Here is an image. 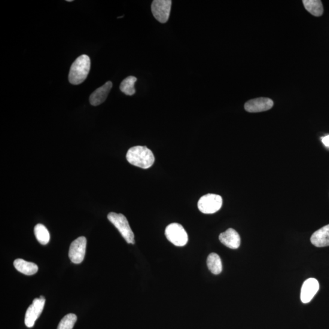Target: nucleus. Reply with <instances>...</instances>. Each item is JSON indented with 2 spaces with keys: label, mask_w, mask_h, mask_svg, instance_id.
Returning a JSON list of instances; mask_svg holds the SVG:
<instances>
[{
  "label": "nucleus",
  "mask_w": 329,
  "mask_h": 329,
  "mask_svg": "<svg viewBox=\"0 0 329 329\" xmlns=\"http://www.w3.org/2000/svg\"><path fill=\"white\" fill-rule=\"evenodd\" d=\"M126 159L133 166L148 169L153 164L155 157L151 149L146 146H137L128 150Z\"/></svg>",
  "instance_id": "f257e3e1"
},
{
  "label": "nucleus",
  "mask_w": 329,
  "mask_h": 329,
  "mask_svg": "<svg viewBox=\"0 0 329 329\" xmlns=\"http://www.w3.org/2000/svg\"><path fill=\"white\" fill-rule=\"evenodd\" d=\"M91 62L87 55L79 56L70 67L69 79L70 83L79 85L86 79L90 70Z\"/></svg>",
  "instance_id": "f03ea898"
},
{
  "label": "nucleus",
  "mask_w": 329,
  "mask_h": 329,
  "mask_svg": "<svg viewBox=\"0 0 329 329\" xmlns=\"http://www.w3.org/2000/svg\"><path fill=\"white\" fill-rule=\"evenodd\" d=\"M108 218L129 244L135 243L134 235L126 217L121 213H109Z\"/></svg>",
  "instance_id": "7ed1b4c3"
},
{
  "label": "nucleus",
  "mask_w": 329,
  "mask_h": 329,
  "mask_svg": "<svg viewBox=\"0 0 329 329\" xmlns=\"http://www.w3.org/2000/svg\"><path fill=\"white\" fill-rule=\"evenodd\" d=\"M222 205L221 196L215 194L204 195L198 203V209L205 214H212L218 212L221 208Z\"/></svg>",
  "instance_id": "20e7f679"
},
{
  "label": "nucleus",
  "mask_w": 329,
  "mask_h": 329,
  "mask_svg": "<svg viewBox=\"0 0 329 329\" xmlns=\"http://www.w3.org/2000/svg\"><path fill=\"white\" fill-rule=\"evenodd\" d=\"M166 236L170 242L176 246H184L188 240L187 232L182 225L178 223H172L166 229Z\"/></svg>",
  "instance_id": "39448f33"
},
{
  "label": "nucleus",
  "mask_w": 329,
  "mask_h": 329,
  "mask_svg": "<svg viewBox=\"0 0 329 329\" xmlns=\"http://www.w3.org/2000/svg\"><path fill=\"white\" fill-rule=\"evenodd\" d=\"M172 2L171 0H155L152 2V15L157 21L166 23L169 19Z\"/></svg>",
  "instance_id": "423d86ee"
},
{
  "label": "nucleus",
  "mask_w": 329,
  "mask_h": 329,
  "mask_svg": "<svg viewBox=\"0 0 329 329\" xmlns=\"http://www.w3.org/2000/svg\"><path fill=\"white\" fill-rule=\"evenodd\" d=\"M45 304V298L41 295L39 298L34 300L32 304L26 310L24 323L27 327H32L36 320L41 315Z\"/></svg>",
  "instance_id": "0eeeda50"
},
{
  "label": "nucleus",
  "mask_w": 329,
  "mask_h": 329,
  "mask_svg": "<svg viewBox=\"0 0 329 329\" xmlns=\"http://www.w3.org/2000/svg\"><path fill=\"white\" fill-rule=\"evenodd\" d=\"M87 240L80 237L73 241L70 246L69 256L73 263L79 264L84 260L86 251Z\"/></svg>",
  "instance_id": "6e6552de"
},
{
  "label": "nucleus",
  "mask_w": 329,
  "mask_h": 329,
  "mask_svg": "<svg viewBox=\"0 0 329 329\" xmlns=\"http://www.w3.org/2000/svg\"><path fill=\"white\" fill-rule=\"evenodd\" d=\"M274 102L272 100L268 97H258L248 101L245 105L247 112L257 113L267 111L273 108Z\"/></svg>",
  "instance_id": "1a4fd4ad"
},
{
  "label": "nucleus",
  "mask_w": 329,
  "mask_h": 329,
  "mask_svg": "<svg viewBox=\"0 0 329 329\" xmlns=\"http://www.w3.org/2000/svg\"><path fill=\"white\" fill-rule=\"evenodd\" d=\"M319 285L318 280L314 278L307 279L303 283L301 292V300L304 304L310 303L318 291Z\"/></svg>",
  "instance_id": "9d476101"
},
{
  "label": "nucleus",
  "mask_w": 329,
  "mask_h": 329,
  "mask_svg": "<svg viewBox=\"0 0 329 329\" xmlns=\"http://www.w3.org/2000/svg\"><path fill=\"white\" fill-rule=\"evenodd\" d=\"M219 239L224 245L231 249H237L240 245V237L236 230L229 228L219 235Z\"/></svg>",
  "instance_id": "9b49d317"
},
{
  "label": "nucleus",
  "mask_w": 329,
  "mask_h": 329,
  "mask_svg": "<svg viewBox=\"0 0 329 329\" xmlns=\"http://www.w3.org/2000/svg\"><path fill=\"white\" fill-rule=\"evenodd\" d=\"M112 87V82L108 81L103 86L97 88L92 93L90 94L89 97L90 103L91 105L96 106L100 105L101 104L105 102L107 97L111 91Z\"/></svg>",
  "instance_id": "f8f14e48"
},
{
  "label": "nucleus",
  "mask_w": 329,
  "mask_h": 329,
  "mask_svg": "<svg viewBox=\"0 0 329 329\" xmlns=\"http://www.w3.org/2000/svg\"><path fill=\"white\" fill-rule=\"evenodd\" d=\"M311 242L314 246L321 248L329 246V224L319 228L311 237Z\"/></svg>",
  "instance_id": "ddd939ff"
},
{
  "label": "nucleus",
  "mask_w": 329,
  "mask_h": 329,
  "mask_svg": "<svg viewBox=\"0 0 329 329\" xmlns=\"http://www.w3.org/2000/svg\"><path fill=\"white\" fill-rule=\"evenodd\" d=\"M14 266L19 272L27 276L33 275L38 271V265L21 258L16 259L14 261Z\"/></svg>",
  "instance_id": "4468645a"
},
{
  "label": "nucleus",
  "mask_w": 329,
  "mask_h": 329,
  "mask_svg": "<svg viewBox=\"0 0 329 329\" xmlns=\"http://www.w3.org/2000/svg\"><path fill=\"white\" fill-rule=\"evenodd\" d=\"M305 8L311 14L315 17H320L324 12L322 2L319 0H304L303 1Z\"/></svg>",
  "instance_id": "2eb2a0df"
},
{
  "label": "nucleus",
  "mask_w": 329,
  "mask_h": 329,
  "mask_svg": "<svg viewBox=\"0 0 329 329\" xmlns=\"http://www.w3.org/2000/svg\"><path fill=\"white\" fill-rule=\"evenodd\" d=\"M207 265L209 270L213 274L217 275L220 274L222 270V262L220 257L216 253H211L207 258Z\"/></svg>",
  "instance_id": "dca6fc26"
},
{
  "label": "nucleus",
  "mask_w": 329,
  "mask_h": 329,
  "mask_svg": "<svg viewBox=\"0 0 329 329\" xmlns=\"http://www.w3.org/2000/svg\"><path fill=\"white\" fill-rule=\"evenodd\" d=\"M35 234L37 240L41 245H47L50 242V235L44 225L37 224L35 227Z\"/></svg>",
  "instance_id": "f3484780"
},
{
  "label": "nucleus",
  "mask_w": 329,
  "mask_h": 329,
  "mask_svg": "<svg viewBox=\"0 0 329 329\" xmlns=\"http://www.w3.org/2000/svg\"><path fill=\"white\" fill-rule=\"evenodd\" d=\"M137 79L134 76H130L127 78L124 79L121 82L120 88L122 92L124 93L126 95L132 96L136 93V89L134 88V85Z\"/></svg>",
  "instance_id": "a211bd4d"
},
{
  "label": "nucleus",
  "mask_w": 329,
  "mask_h": 329,
  "mask_svg": "<svg viewBox=\"0 0 329 329\" xmlns=\"http://www.w3.org/2000/svg\"><path fill=\"white\" fill-rule=\"evenodd\" d=\"M77 320V316L75 314L70 313L61 319L57 329H72Z\"/></svg>",
  "instance_id": "6ab92c4d"
},
{
  "label": "nucleus",
  "mask_w": 329,
  "mask_h": 329,
  "mask_svg": "<svg viewBox=\"0 0 329 329\" xmlns=\"http://www.w3.org/2000/svg\"><path fill=\"white\" fill-rule=\"evenodd\" d=\"M322 142L327 147H329V136L323 137L321 138Z\"/></svg>",
  "instance_id": "aec40b11"
},
{
  "label": "nucleus",
  "mask_w": 329,
  "mask_h": 329,
  "mask_svg": "<svg viewBox=\"0 0 329 329\" xmlns=\"http://www.w3.org/2000/svg\"><path fill=\"white\" fill-rule=\"evenodd\" d=\"M67 2H72L73 0H67Z\"/></svg>",
  "instance_id": "412c9836"
}]
</instances>
